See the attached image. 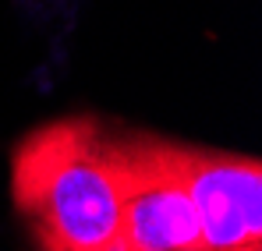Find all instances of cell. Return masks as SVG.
Instances as JSON below:
<instances>
[{
	"mask_svg": "<svg viewBox=\"0 0 262 251\" xmlns=\"http://www.w3.org/2000/svg\"><path fill=\"white\" fill-rule=\"evenodd\" d=\"M121 149V241L138 251H206L170 142L135 138Z\"/></svg>",
	"mask_w": 262,
	"mask_h": 251,
	"instance_id": "7a4b0ae2",
	"label": "cell"
},
{
	"mask_svg": "<svg viewBox=\"0 0 262 251\" xmlns=\"http://www.w3.org/2000/svg\"><path fill=\"white\" fill-rule=\"evenodd\" d=\"M11 195L43 251L106 248L121 237V149L96 121H53L14 149Z\"/></svg>",
	"mask_w": 262,
	"mask_h": 251,
	"instance_id": "6da1fadb",
	"label": "cell"
},
{
	"mask_svg": "<svg viewBox=\"0 0 262 251\" xmlns=\"http://www.w3.org/2000/svg\"><path fill=\"white\" fill-rule=\"evenodd\" d=\"M96 251H138V248H131V244H124V241L117 237L114 244H106V248H96Z\"/></svg>",
	"mask_w": 262,
	"mask_h": 251,
	"instance_id": "277c9868",
	"label": "cell"
},
{
	"mask_svg": "<svg viewBox=\"0 0 262 251\" xmlns=\"http://www.w3.org/2000/svg\"><path fill=\"white\" fill-rule=\"evenodd\" d=\"M174 159L199 216L206 251L262 244V163L259 156L174 145Z\"/></svg>",
	"mask_w": 262,
	"mask_h": 251,
	"instance_id": "3957f363",
	"label": "cell"
},
{
	"mask_svg": "<svg viewBox=\"0 0 262 251\" xmlns=\"http://www.w3.org/2000/svg\"><path fill=\"white\" fill-rule=\"evenodd\" d=\"M227 251H262V244H245V248H227Z\"/></svg>",
	"mask_w": 262,
	"mask_h": 251,
	"instance_id": "5b68a950",
	"label": "cell"
}]
</instances>
